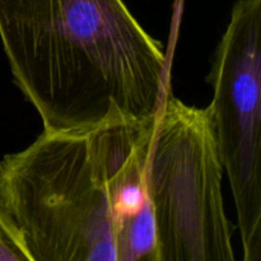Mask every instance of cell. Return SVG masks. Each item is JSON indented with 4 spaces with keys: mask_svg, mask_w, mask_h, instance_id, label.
I'll return each instance as SVG.
<instances>
[{
    "mask_svg": "<svg viewBox=\"0 0 261 261\" xmlns=\"http://www.w3.org/2000/svg\"><path fill=\"white\" fill-rule=\"evenodd\" d=\"M154 117L43 130L0 161V200L32 261H157L147 186Z\"/></svg>",
    "mask_w": 261,
    "mask_h": 261,
    "instance_id": "6da1fadb",
    "label": "cell"
},
{
    "mask_svg": "<svg viewBox=\"0 0 261 261\" xmlns=\"http://www.w3.org/2000/svg\"><path fill=\"white\" fill-rule=\"evenodd\" d=\"M0 41L43 130L153 116L170 92L162 42L124 0H0Z\"/></svg>",
    "mask_w": 261,
    "mask_h": 261,
    "instance_id": "7a4b0ae2",
    "label": "cell"
},
{
    "mask_svg": "<svg viewBox=\"0 0 261 261\" xmlns=\"http://www.w3.org/2000/svg\"><path fill=\"white\" fill-rule=\"evenodd\" d=\"M209 107L166 94L155 112L147 166L157 261H233V226Z\"/></svg>",
    "mask_w": 261,
    "mask_h": 261,
    "instance_id": "3957f363",
    "label": "cell"
},
{
    "mask_svg": "<svg viewBox=\"0 0 261 261\" xmlns=\"http://www.w3.org/2000/svg\"><path fill=\"white\" fill-rule=\"evenodd\" d=\"M206 82L222 166L236 206L245 261L261 260V0H239Z\"/></svg>",
    "mask_w": 261,
    "mask_h": 261,
    "instance_id": "277c9868",
    "label": "cell"
},
{
    "mask_svg": "<svg viewBox=\"0 0 261 261\" xmlns=\"http://www.w3.org/2000/svg\"><path fill=\"white\" fill-rule=\"evenodd\" d=\"M0 261H32L23 234L0 200Z\"/></svg>",
    "mask_w": 261,
    "mask_h": 261,
    "instance_id": "5b68a950",
    "label": "cell"
}]
</instances>
